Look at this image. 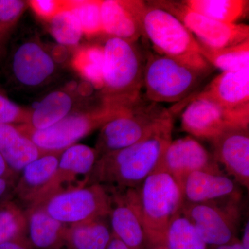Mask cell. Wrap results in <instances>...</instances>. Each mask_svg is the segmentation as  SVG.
<instances>
[{"label":"cell","mask_w":249,"mask_h":249,"mask_svg":"<svg viewBox=\"0 0 249 249\" xmlns=\"http://www.w3.org/2000/svg\"><path fill=\"white\" fill-rule=\"evenodd\" d=\"M75 101L76 98L71 91L64 89L52 91L29 110L25 124L36 130L48 128L75 111Z\"/></svg>","instance_id":"603a6c76"},{"label":"cell","mask_w":249,"mask_h":249,"mask_svg":"<svg viewBox=\"0 0 249 249\" xmlns=\"http://www.w3.org/2000/svg\"><path fill=\"white\" fill-rule=\"evenodd\" d=\"M27 210L17 201L0 203V244L27 238Z\"/></svg>","instance_id":"83f0119b"},{"label":"cell","mask_w":249,"mask_h":249,"mask_svg":"<svg viewBox=\"0 0 249 249\" xmlns=\"http://www.w3.org/2000/svg\"><path fill=\"white\" fill-rule=\"evenodd\" d=\"M142 36L160 55L192 67L212 71L201 54L200 45L179 19L166 10L147 1L142 16Z\"/></svg>","instance_id":"277c9868"},{"label":"cell","mask_w":249,"mask_h":249,"mask_svg":"<svg viewBox=\"0 0 249 249\" xmlns=\"http://www.w3.org/2000/svg\"></svg>","instance_id":"7bdbcfd3"},{"label":"cell","mask_w":249,"mask_h":249,"mask_svg":"<svg viewBox=\"0 0 249 249\" xmlns=\"http://www.w3.org/2000/svg\"><path fill=\"white\" fill-rule=\"evenodd\" d=\"M155 170L169 174L181 189L187 177L193 172L223 173L213 154L191 136L172 140Z\"/></svg>","instance_id":"5bb4252c"},{"label":"cell","mask_w":249,"mask_h":249,"mask_svg":"<svg viewBox=\"0 0 249 249\" xmlns=\"http://www.w3.org/2000/svg\"><path fill=\"white\" fill-rule=\"evenodd\" d=\"M211 142L217 163L224 165L237 184L249 188V127L228 129Z\"/></svg>","instance_id":"2e32d148"},{"label":"cell","mask_w":249,"mask_h":249,"mask_svg":"<svg viewBox=\"0 0 249 249\" xmlns=\"http://www.w3.org/2000/svg\"><path fill=\"white\" fill-rule=\"evenodd\" d=\"M173 116L134 145L98 158L88 185L115 189L137 188L155 171L172 142Z\"/></svg>","instance_id":"6da1fadb"},{"label":"cell","mask_w":249,"mask_h":249,"mask_svg":"<svg viewBox=\"0 0 249 249\" xmlns=\"http://www.w3.org/2000/svg\"><path fill=\"white\" fill-rule=\"evenodd\" d=\"M135 191L147 242L151 246L165 244L170 224L181 213V188L169 174L155 170Z\"/></svg>","instance_id":"3957f363"},{"label":"cell","mask_w":249,"mask_h":249,"mask_svg":"<svg viewBox=\"0 0 249 249\" xmlns=\"http://www.w3.org/2000/svg\"><path fill=\"white\" fill-rule=\"evenodd\" d=\"M16 181L0 178V203L14 199Z\"/></svg>","instance_id":"e575fe53"},{"label":"cell","mask_w":249,"mask_h":249,"mask_svg":"<svg viewBox=\"0 0 249 249\" xmlns=\"http://www.w3.org/2000/svg\"><path fill=\"white\" fill-rule=\"evenodd\" d=\"M211 72L166 55L150 54L144 67L145 97L147 101L160 104L183 101L197 88Z\"/></svg>","instance_id":"8992f818"},{"label":"cell","mask_w":249,"mask_h":249,"mask_svg":"<svg viewBox=\"0 0 249 249\" xmlns=\"http://www.w3.org/2000/svg\"><path fill=\"white\" fill-rule=\"evenodd\" d=\"M199 45L201 55L205 60L211 66L215 67L222 72L249 68V40L222 49H210L200 43Z\"/></svg>","instance_id":"484cf974"},{"label":"cell","mask_w":249,"mask_h":249,"mask_svg":"<svg viewBox=\"0 0 249 249\" xmlns=\"http://www.w3.org/2000/svg\"><path fill=\"white\" fill-rule=\"evenodd\" d=\"M113 235V234H112ZM106 249H129L122 241L112 235L110 242Z\"/></svg>","instance_id":"f35d334b"},{"label":"cell","mask_w":249,"mask_h":249,"mask_svg":"<svg viewBox=\"0 0 249 249\" xmlns=\"http://www.w3.org/2000/svg\"><path fill=\"white\" fill-rule=\"evenodd\" d=\"M97 160L96 150L88 145L76 143L65 149L53 178L30 208L40 206L56 195L88 186L90 173Z\"/></svg>","instance_id":"7c38bea8"},{"label":"cell","mask_w":249,"mask_h":249,"mask_svg":"<svg viewBox=\"0 0 249 249\" xmlns=\"http://www.w3.org/2000/svg\"><path fill=\"white\" fill-rule=\"evenodd\" d=\"M103 46L86 45L77 49L72 59V65L91 86L101 90L103 87Z\"/></svg>","instance_id":"4316f807"},{"label":"cell","mask_w":249,"mask_h":249,"mask_svg":"<svg viewBox=\"0 0 249 249\" xmlns=\"http://www.w3.org/2000/svg\"><path fill=\"white\" fill-rule=\"evenodd\" d=\"M0 178L11 180L16 182H17L18 178H19V175L10 169L1 154H0Z\"/></svg>","instance_id":"8d00e7d4"},{"label":"cell","mask_w":249,"mask_h":249,"mask_svg":"<svg viewBox=\"0 0 249 249\" xmlns=\"http://www.w3.org/2000/svg\"><path fill=\"white\" fill-rule=\"evenodd\" d=\"M190 9L214 20L236 24L248 12L246 0H186L182 1Z\"/></svg>","instance_id":"d4e9b609"},{"label":"cell","mask_w":249,"mask_h":249,"mask_svg":"<svg viewBox=\"0 0 249 249\" xmlns=\"http://www.w3.org/2000/svg\"><path fill=\"white\" fill-rule=\"evenodd\" d=\"M165 245L168 249H209V246L181 213L170 224Z\"/></svg>","instance_id":"f1b7e54d"},{"label":"cell","mask_w":249,"mask_h":249,"mask_svg":"<svg viewBox=\"0 0 249 249\" xmlns=\"http://www.w3.org/2000/svg\"><path fill=\"white\" fill-rule=\"evenodd\" d=\"M107 188L112 196L109 217L113 235L129 249H142L147 240L139 216L135 188Z\"/></svg>","instance_id":"9a60e30c"},{"label":"cell","mask_w":249,"mask_h":249,"mask_svg":"<svg viewBox=\"0 0 249 249\" xmlns=\"http://www.w3.org/2000/svg\"><path fill=\"white\" fill-rule=\"evenodd\" d=\"M145 5L140 0L101 1L103 34L135 43L142 36V16Z\"/></svg>","instance_id":"e0dca14e"},{"label":"cell","mask_w":249,"mask_h":249,"mask_svg":"<svg viewBox=\"0 0 249 249\" xmlns=\"http://www.w3.org/2000/svg\"><path fill=\"white\" fill-rule=\"evenodd\" d=\"M27 238L37 249H62L67 225L53 219L41 206L27 209Z\"/></svg>","instance_id":"7402d4cb"},{"label":"cell","mask_w":249,"mask_h":249,"mask_svg":"<svg viewBox=\"0 0 249 249\" xmlns=\"http://www.w3.org/2000/svg\"><path fill=\"white\" fill-rule=\"evenodd\" d=\"M0 249H34L28 238L8 241L0 244Z\"/></svg>","instance_id":"d590c367"},{"label":"cell","mask_w":249,"mask_h":249,"mask_svg":"<svg viewBox=\"0 0 249 249\" xmlns=\"http://www.w3.org/2000/svg\"><path fill=\"white\" fill-rule=\"evenodd\" d=\"M241 245L244 249H249V221L246 223L245 229H244L243 235H242V241H240Z\"/></svg>","instance_id":"ab89813d"},{"label":"cell","mask_w":249,"mask_h":249,"mask_svg":"<svg viewBox=\"0 0 249 249\" xmlns=\"http://www.w3.org/2000/svg\"><path fill=\"white\" fill-rule=\"evenodd\" d=\"M198 96L232 111H249V68L224 71Z\"/></svg>","instance_id":"ac0fdd59"},{"label":"cell","mask_w":249,"mask_h":249,"mask_svg":"<svg viewBox=\"0 0 249 249\" xmlns=\"http://www.w3.org/2000/svg\"><path fill=\"white\" fill-rule=\"evenodd\" d=\"M172 116L169 109L160 103L142 100L125 115L116 118L101 127L94 147L98 159L134 145Z\"/></svg>","instance_id":"52a82bcc"},{"label":"cell","mask_w":249,"mask_h":249,"mask_svg":"<svg viewBox=\"0 0 249 249\" xmlns=\"http://www.w3.org/2000/svg\"><path fill=\"white\" fill-rule=\"evenodd\" d=\"M27 3L20 0H0V37L17 22Z\"/></svg>","instance_id":"1f68e13d"},{"label":"cell","mask_w":249,"mask_h":249,"mask_svg":"<svg viewBox=\"0 0 249 249\" xmlns=\"http://www.w3.org/2000/svg\"><path fill=\"white\" fill-rule=\"evenodd\" d=\"M104 219L67 226L62 249H106L113 235Z\"/></svg>","instance_id":"cb8c5ba5"},{"label":"cell","mask_w":249,"mask_h":249,"mask_svg":"<svg viewBox=\"0 0 249 249\" xmlns=\"http://www.w3.org/2000/svg\"><path fill=\"white\" fill-rule=\"evenodd\" d=\"M49 30L60 45L76 47L83 36L76 16L70 10L65 9L49 21Z\"/></svg>","instance_id":"4dcf8cb0"},{"label":"cell","mask_w":249,"mask_h":249,"mask_svg":"<svg viewBox=\"0 0 249 249\" xmlns=\"http://www.w3.org/2000/svg\"><path fill=\"white\" fill-rule=\"evenodd\" d=\"M46 153L48 152L41 150L17 124L0 125V154L14 173L19 175L24 167Z\"/></svg>","instance_id":"44dd1931"},{"label":"cell","mask_w":249,"mask_h":249,"mask_svg":"<svg viewBox=\"0 0 249 249\" xmlns=\"http://www.w3.org/2000/svg\"><path fill=\"white\" fill-rule=\"evenodd\" d=\"M29 110L23 109L0 91V125L27 124Z\"/></svg>","instance_id":"d6a6232c"},{"label":"cell","mask_w":249,"mask_h":249,"mask_svg":"<svg viewBox=\"0 0 249 249\" xmlns=\"http://www.w3.org/2000/svg\"><path fill=\"white\" fill-rule=\"evenodd\" d=\"M62 152H48L24 167L14 188V198L26 210L37 196L56 171Z\"/></svg>","instance_id":"ffe728a7"},{"label":"cell","mask_w":249,"mask_h":249,"mask_svg":"<svg viewBox=\"0 0 249 249\" xmlns=\"http://www.w3.org/2000/svg\"><path fill=\"white\" fill-rule=\"evenodd\" d=\"M31 9L36 15L47 22L62 10L66 9V1L56 0H32L29 1Z\"/></svg>","instance_id":"836d02e7"},{"label":"cell","mask_w":249,"mask_h":249,"mask_svg":"<svg viewBox=\"0 0 249 249\" xmlns=\"http://www.w3.org/2000/svg\"><path fill=\"white\" fill-rule=\"evenodd\" d=\"M111 206V192L107 187L95 183L56 195L38 206L53 219L70 226L106 219L110 214Z\"/></svg>","instance_id":"9c48e42d"},{"label":"cell","mask_w":249,"mask_h":249,"mask_svg":"<svg viewBox=\"0 0 249 249\" xmlns=\"http://www.w3.org/2000/svg\"><path fill=\"white\" fill-rule=\"evenodd\" d=\"M103 47L101 101L132 108L142 101L145 60L135 43L109 37Z\"/></svg>","instance_id":"7a4b0ae2"},{"label":"cell","mask_w":249,"mask_h":249,"mask_svg":"<svg viewBox=\"0 0 249 249\" xmlns=\"http://www.w3.org/2000/svg\"><path fill=\"white\" fill-rule=\"evenodd\" d=\"M148 2L175 16L201 45L208 48H225L249 40V27L247 24L217 22L190 9L182 1Z\"/></svg>","instance_id":"30bf717a"},{"label":"cell","mask_w":249,"mask_h":249,"mask_svg":"<svg viewBox=\"0 0 249 249\" xmlns=\"http://www.w3.org/2000/svg\"><path fill=\"white\" fill-rule=\"evenodd\" d=\"M241 197L240 195L203 204H183L181 214L206 245H227L237 239Z\"/></svg>","instance_id":"ba28073f"},{"label":"cell","mask_w":249,"mask_h":249,"mask_svg":"<svg viewBox=\"0 0 249 249\" xmlns=\"http://www.w3.org/2000/svg\"><path fill=\"white\" fill-rule=\"evenodd\" d=\"M209 249H244L241 245L240 241L235 239L232 241L230 243L227 245L215 246V247H211Z\"/></svg>","instance_id":"74e56055"},{"label":"cell","mask_w":249,"mask_h":249,"mask_svg":"<svg viewBox=\"0 0 249 249\" xmlns=\"http://www.w3.org/2000/svg\"><path fill=\"white\" fill-rule=\"evenodd\" d=\"M66 8L76 16L83 35L94 37L103 34L101 16V1H66Z\"/></svg>","instance_id":"f546056e"},{"label":"cell","mask_w":249,"mask_h":249,"mask_svg":"<svg viewBox=\"0 0 249 249\" xmlns=\"http://www.w3.org/2000/svg\"><path fill=\"white\" fill-rule=\"evenodd\" d=\"M132 108L121 107L101 101V104L95 108L72 111L47 129L36 130L25 124H18L17 126L42 151L62 152L93 131L101 129L109 121L125 115Z\"/></svg>","instance_id":"5b68a950"},{"label":"cell","mask_w":249,"mask_h":249,"mask_svg":"<svg viewBox=\"0 0 249 249\" xmlns=\"http://www.w3.org/2000/svg\"><path fill=\"white\" fill-rule=\"evenodd\" d=\"M55 59L35 37L14 49L10 60L11 76L18 86L35 89L47 84L56 71Z\"/></svg>","instance_id":"4fadbf2b"},{"label":"cell","mask_w":249,"mask_h":249,"mask_svg":"<svg viewBox=\"0 0 249 249\" xmlns=\"http://www.w3.org/2000/svg\"><path fill=\"white\" fill-rule=\"evenodd\" d=\"M249 111L224 109L196 95L181 116V127L196 138L211 140L232 127H248Z\"/></svg>","instance_id":"8fae6325"},{"label":"cell","mask_w":249,"mask_h":249,"mask_svg":"<svg viewBox=\"0 0 249 249\" xmlns=\"http://www.w3.org/2000/svg\"><path fill=\"white\" fill-rule=\"evenodd\" d=\"M183 204H203L240 196L237 183L222 173L193 172L182 186Z\"/></svg>","instance_id":"d6986e66"},{"label":"cell","mask_w":249,"mask_h":249,"mask_svg":"<svg viewBox=\"0 0 249 249\" xmlns=\"http://www.w3.org/2000/svg\"><path fill=\"white\" fill-rule=\"evenodd\" d=\"M150 249H168L165 244H162V245H157L152 246V248Z\"/></svg>","instance_id":"60d3db41"},{"label":"cell","mask_w":249,"mask_h":249,"mask_svg":"<svg viewBox=\"0 0 249 249\" xmlns=\"http://www.w3.org/2000/svg\"><path fill=\"white\" fill-rule=\"evenodd\" d=\"M1 37H0V40H1Z\"/></svg>","instance_id":"b9f144b4"}]
</instances>
